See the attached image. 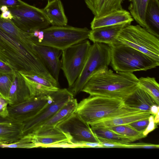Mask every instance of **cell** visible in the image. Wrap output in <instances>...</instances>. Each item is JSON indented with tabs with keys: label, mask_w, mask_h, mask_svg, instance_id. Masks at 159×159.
Instances as JSON below:
<instances>
[{
	"label": "cell",
	"mask_w": 159,
	"mask_h": 159,
	"mask_svg": "<svg viewBox=\"0 0 159 159\" xmlns=\"http://www.w3.org/2000/svg\"><path fill=\"white\" fill-rule=\"evenodd\" d=\"M34 44L23 43L0 29V59L15 71L39 75L59 87L58 82L52 75L34 50Z\"/></svg>",
	"instance_id": "obj_1"
},
{
	"label": "cell",
	"mask_w": 159,
	"mask_h": 159,
	"mask_svg": "<svg viewBox=\"0 0 159 159\" xmlns=\"http://www.w3.org/2000/svg\"><path fill=\"white\" fill-rule=\"evenodd\" d=\"M138 78L133 73L111 69L100 71L87 81L81 91L90 96L116 98L124 101L138 87Z\"/></svg>",
	"instance_id": "obj_2"
},
{
	"label": "cell",
	"mask_w": 159,
	"mask_h": 159,
	"mask_svg": "<svg viewBox=\"0 0 159 159\" xmlns=\"http://www.w3.org/2000/svg\"><path fill=\"white\" fill-rule=\"evenodd\" d=\"M139 111L127 106L121 99L90 95L78 103L75 112L90 125L100 120Z\"/></svg>",
	"instance_id": "obj_3"
},
{
	"label": "cell",
	"mask_w": 159,
	"mask_h": 159,
	"mask_svg": "<svg viewBox=\"0 0 159 159\" xmlns=\"http://www.w3.org/2000/svg\"><path fill=\"white\" fill-rule=\"evenodd\" d=\"M110 63L116 72L133 73L156 68L159 62L142 52L121 43L110 46Z\"/></svg>",
	"instance_id": "obj_4"
},
{
	"label": "cell",
	"mask_w": 159,
	"mask_h": 159,
	"mask_svg": "<svg viewBox=\"0 0 159 159\" xmlns=\"http://www.w3.org/2000/svg\"><path fill=\"white\" fill-rule=\"evenodd\" d=\"M110 47L103 43H94L79 75L68 89L74 96L81 92L87 81L97 73L108 69L110 63Z\"/></svg>",
	"instance_id": "obj_5"
},
{
	"label": "cell",
	"mask_w": 159,
	"mask_h": 159,
	"mask_svg": "<svg viewBox=\"0 0 159 159\" xmlns=\"http://www.w3.org/2000/svg\"><path fill=\"white\" fill-rule=\"evenodd\" d=\"M159 38L140 25L128 24L118 37L119 43L132 48L159 62Z\"/></svg>",
	"instance_id": "obj_6"
},
{
	"label": "cell",
	"mask_w": 159,
	"mask_h": 159,
	"mask_svg": "<svg viewBox=\"0 0 159 159\" xmlns=\"http://www.w3.org/2000/svg\"><path fill=\"white\" fill-rule=\"evenodd\" d=\"M42 40L37 45L52 47L62 50L89 39L90 30L86 27L70 26H52L42 30Z\"/></svg>",
	"instance_id": "obj_7"
},
{
	"label": "cell",
	"mask_w": 159,
	"mask_h": 159,
	"mask_svg": "<svg viewBox=\"0 0 159 159\" xmlns=\"http://www.w3.org/2000/svg\"><path fill=\"white\" fill-rule=\"evenodd\" d=\"M50 95L52 98L45 107L35 116L22 123V137L37 130L65 104L74 98L72 93L66 88L59 89Z\"/></svg>",
	"instance_id": "obj_8"
},
{
	"label": "cell",
	"mask_w": 159,
	"mask_h": 159,
	"mask_svg": "<svg viewBox=\"0 0 159 159\" xmlns=\"http://www.w3.org/2000/svg\"><path fill=\"white\" fill-rule=\"evenodd\" d=\"M20 4L9 7L13 16L11 20L23 31L33 32L48 27L50 23L43 9L30 5L19 0Z\"/></svg>",
	"instance_id": "obj_9"
},
{
	"label": "cell",
	"mask_w": 159,
	"mask_h": 159,
	"mask_svg": "<svg viewBox=\"0 0 159 159\" xmlns=\"http://www.w3.org/2000/svg\"><path fill=\"white\" fill-rule=\"evenodd\" d=\"M91 45L90 42L86 39L62 50L61 69L69 87L72 85L80 74Z\"/></svg>",
	"instance_id": "obj_10"
},
{
	"label": "cell",
	"mask_w": 159,
	"mask_h": 159,
	"mask_svg": "<svg viewBox=\"0 0 159 159\" xmlns=\"http://www.w3.org/2000/svg\"><path fill=\"white\" fill-rule=\"evenodd\" d=\"M56 126L69 135L71 145L82 147L84 143H99L90 126L75 112Z\"/></svg>",
	"instance_id": "obj_11"
},
{
	"label": "cell",
	"mask_w": 159,
	"mask_h": 159,
	"mask_svg": "<svg viewBox=\"0 0 159 159\" xmlns=\"http://www.w3.org/2000/svg\"><path fill=\"white\" fill-rule=\"evenodd\" d=\"M50 95L30 97L22 102L8 105L9 117L21 123L33 117L52 99Z\"/></svg>",
	"instance_id": "obj_12"
},
{
	"label": "cell",
	"mask_w": 159,
	"mask_h": 159,
	"mask_svg": "<svg viewBox=\"0 0 159 159\" xmlns=\"http://www.w3.org/2000/svg\"><path fill=\"white\" fill-rule=\"evenodd\" d=\"M30 137L38 147H46L53 145L70 144L69 135L57 126L41 128L33 133L26 136Z\"/></svg>",
	"instance_id": "obj_13"
},
{
	"label": "cell",
	"mask_w": 159,
	"mask_h": 159,
	"mask_svg": "<svg viewBox=\"0 0 159 159\" xmlns=\"http://www.w3.org/2000/svg\"><path fill=\"white\" fill-rule=\"evenodd\" d=\"M33 48L53 77L58 82L62 51L52 47L34 43Z\"/></svg>",
	"instance_id": "obj_14"
},
{
	"label": "cell",
	"mask_w": 159,
	"mask_h": 159,
	"mask_svg": "<svg viewBox=\"0 0 159 159\" xmlns=\"http://www.w3.org/2000/svg\"><path fill=\"white\" fill-rule=\"evenodd\" d=\"M20 73L28 88L30 97L48 95L60 89L50 81L39 75Z\"/></svg>",
	"instance_id": "obj_15"
},
{
	"label": "cell",
	"mask_w": 159,
	"mask_h": 159,
	"mask_svg": "<svg viewBox=\"0 0 159 159\" xmlns=\"http://www.w3.org/2000/svg\"><path fill=\"white\" fill-rule=\"evenodd\" d=\"M128 24H118L91 29L89 39L93 43H102L109 46L119 43L118 35L123 28Z\"/></svg>",
	"instance_id": "obj_16"
},
{
	"label": "cell",
	"mask_w": 159,
	"mask_h": 159,
	"mask_svg": "<svg viewBox=\"0 0 159 159\" xmlns=\"http://www.w3.org/2000/svg\"><path fill=\"white\" fill-rule=\"evenodd\" d=\"M134 19L130 13L123 9L99 16H94L91 23V29L123 24H130Z\"/></svg>",
	"instance_id": "obj_17"
},
{
	"label": "cell",
	"mask_w": 159,
	"mask_h": 159,
	"mask_svg": "<svg viewBox=\"0 0 159 159\" xmlns=\"http://www.w3.org/2000/svg\"><path fill=\"white\" fill-rule=\"evenodd\" d=\"M30 98L29 89L23 78L19 72L15 71L13 80L7 97L8 104H17Z\"/></svg>",
	"instance_id": "obj_18"
},
{
	"label": "cell",
	"mask_w": 159,
	"mask_h": 159,
	"mask_svg": "<svg viewBox=\"0 0 159 159\" xmlns=\"http://www.w3.org/2000/svg\"><path fill=\"white\" fill-rule=\"evenodd\" d=\"M151 115L150 112L140 111L98 121L89 125L92 128L107 127L126 125L148 118Z\"/></svg>",
	"instance_id": "obj_19"
},
{
	"label": "cell",
	"mask_w": 159,
	"mask_h": 159,
	"mask_svg": "<svg viewBox=\"0 0 159 159\" xmlns=\"http://www.w3.org/2000/svg\"><path fill=\"white\" fill-rule=\"evenodd\" d=\"M124 102L127 106L131 108L149 112L152 105H159L150 95L139 87Z\"/></svg>",
	"instance_id": "obj_20"
},
{
	"label": "cell",
	"mask_w": 159,
	"mask_h": 159,
	"mask_svg": "<svg viewBox=\"0 0 159 159\" xmlns=\"http://www.w3.org/2000/svg\"><path fill=\"white\" fill-rule=\"evenodd\" d=\"M43 10L52 26H60L67 25V19L60 0H54L48 2L46 6Z\"/></svg>",
	"instance_id": "obj_21"
},
{
	"label": "cell",
	"mask_w": 159,
	"mask_h": 159,
	"mask_svg": "<svg viewBox=\"0 0 159 159\" xmlns=\"http://www.w3.org/2000/svg\"><path fill=\"white\" fill-rule=\"evenodd\" d=\"M125 0H84L87 7L95 16H102L122 9Z\"/></svg>",
	"instance_id": "obj_22"
},
{
	"label": "cell",
	"mask_w": 159,
	"mask_h": 159,
	"mask_svg": "<svg viewBox=\"0 0 159 159\" xmlns=\"http://www.w3.org/2000/svg\"><path fill=\"white\" fill-rule=\"evenodd\" d=\"M22 123H0V144L14 142L22 137Z\"/></svg>",
	"instance_id": "obj_23"
},
{
	"label": "cell",
	"mask_w": 159,
	"mask_h": 159,
	"mask_svg": "<svg viewBox=\"0 0 159 159\" xmlns=\"http://www.w3.org/2000/svg\"><path fill=\"white\" fill-rule=\"evenodd\" d=\"M146 30L159 38V0H149L145 14Z\"/></svg>",
	"instance_id": "obj_24"
},
{
	"label": "cell",
	"mask_w": 159,
	"mask_h": 159,
	"mask_svg": "<svg viewBox=\"0 0 159 159\" xmlns=\"http://www.w3.org/2000/svg\"><path fill=\"white\" fill-rule=\"evenodd\" d=\"M78 104L76 99L74 98L70 100L40 128L56 126L75 112Z\"/></svg>",
	"instance_id": "obj_25"
},
{
	"label": "cell",
	"mask_w": 159,
	"mask_h": 159,
	"mask_svg": "<svg viewBox=\"0 0 159 159\" xmlns=\"http://www.w3.org/2000/svg\"><path fill=\"white\" fill-rule=\"evenodd\" d=\"M0 29L23 43H34L32 33L23 31L15 25L11 20H5L0 17Z\"/></svg>",
	"instance_id": "obj_26"
},
{
	"label": "cell",
	"mask_w": 159,
	"mask_h": 159,
	"mask_svg": "<svg viewBox=\"0 0 159 159\" xmlns=\"http://www.w3.org/2000/svg\"><path fill=\"white\" fill-rule=\"evenodd\" d=\"M149 0H129L128 9L132 16L137 23L146 30L145 21L146 8Z\"/></svg>",
	"instance_id": "obj_27"
},
{
	"label": "cell",
	"mask_w": 159,
	"mask_h": 159,
	"mask_svg": "<svg viewBox=\"0 0 159 159\" xmlns=\"http://www.w3.org/2000/svg\"><path fill=\"white\" fill-rule=\"evenodd\" d=\"M91 128L97 137L107 141L127 144L137 140L136 139L121 135L105 127Z\"/></svg>",
	"instance_id": "obj_28"
},
{
	"label": "cell",
	"mask_w": 159,
	"mask_h": 159,
	"mask_svg": "<svg viewBox=\"0 0 159 159\" xmlns=\"http://www.w3.org/2000/svg\"><path fill=\"white\" fill-rule=\"evenodd\" d=\"M138 87L150 95L159 105V85L154 77H141L138 78Z\"/></svg>",
	"instance_id": "obj_29"
},
{
	"label": "cell",
	"mask_w": 159,
	"mask_h": 159,
	"mask_svg": "<svg viewBox=\"0 0 159 159\" xmlns=\"http://www.w3.org/2000/svg\"><path fill=\"white\" fill-rule=\"evenodd\" d=\"M105 128L121 135L136 139L137 140L146 137L143 133L137 131L127 124Z\"/></svg>",
	"instance_id": "obj_30"
},
{
	"label": "cell",
	"mask_w": 159,
	"mask_h": 159,
	"mask_svg": "<svg viewBox=\"0 0 159 159\" xmlns=\"http://www.w3.org/2000/svg\"><path fill=\"white\" fill-rule=\"evenodd\" d=\"M14 73V72L12 73L0 72V95L7 100L9 91L13 80Z\"/></svg>",
	"instance_id": "obj_31"
},
{
	"label": "cell",
	"mask_w": 159,
	"mask_h": 159,
	"mask_svg": "<svg viewBox=\"0 0 159 159\" xmlns=\"http://www.w3.org/2000/svg\"><path fill=\"white\" fill-rule=\"evenodd\" d=\"M38 147L31 139L27 136H23L16 141L9 143L0 144L1 148H30Z\"/></svg>",
	"instance_id": "obj_32"
},
{
	"label": "cell",
	"mask_w": 159,
	"mask_h": 159,
	"mask_svg": "<svg viewBox=\"0 0 159 159\" xmlns=\"http://www.w3.org/2000/svg\"><path fill=\"white\" fill-rule=\"evenodd\" d=\"M148 118L139 120L127 124L137 131L143 133L149 123Z\"/></svg>",
	"instance_id": "obj_33"
},
{
	"label": "cell",
	"mask_w": 159,
	"mask_h": 159,
	"mask_svg": "<svg viewBox=\"0 0 159 159\" xmlns=\"http://www.w3.org/2000/svg\"><path fill=\"white\" fill-rule=\"evenodd\" d=\"M7 100L0 95V116L3 118L9 117Z\"/></svg>",
	"instance_id": "obj_34"
},
{
	"label": "cell",
	"mask_w": 159,
	"mask_h": 159,
	"mask_svg": "<svg viewBox=\"0 0 159 159\" xmlns=\"http://www.w3.org/2000/svg\"><path fill=\"white\" fill-rule=\"evenodd\" d=\"M154 116L151 115L148 118V124L145 130L143 133V135L146 137L149 133L157 128V125L154 122Z\"/></svg>",
	"instance_id": "obj_35"
},
{
	"label": "cell",
	"mask_w": 159,
	"mask_h": 159,
	"mask_svg": "<svg viewBox=\"0 0 159 159\" xmlns=\"http://www.w3.org/2000/svg\"><path fill=\"white\" fill-rule=\"evenodd\" d=\"M15 70L8 64L0 59V72L4 73H12Z\"/></svg>",
	"instance_id": "obj_36"
},
{
	"label": "cell",
	"mask_w": 159,
	"mask_h": 159,
	"mask_svg": "<svg viewBox=\"0 0 159 159\" xmlns=\"http://www.w3.org/2000/svg\"><path fill=\"white\" fill-rule=\"evenodd\" d=\"M20 4L19 0H0V8L3 6L8 8L15 7Z\"/></svg>",
	"instance_id": "obj_37"
},
{
	"label": "cell",
	"mask_w": 159,
	"mask_h": 159,
	"mask_svg": "<svg viewBox=\"0 0 159 159\" xmlns=\"http://www.w3.org/2000/svg\"><path fill=\"white\" fill-rule=\"evenodd\" d=\"M0 17L5 20H11L13 17L10 11L8 10L0 14Z\"/></svg>",
	"instance_id": "obj_38"
},
{
	"label": "cell",
	"mask_w": 159,
	"mask_h": 159,
	"mask_svg": "<svg viewBox=\"0 0 159 159\" xmlns=\"http://www.w3.org/2000/svg\"><path fill=\"white\" fill-rule=\"evenodd\" d=\"M159 112V106L158 105H152L151 107L150 112L152 115L155 116Z\"/></svg>",
	"instance_id": "obj_39"
},
{
	"label": "cell",
	"mask_w": 159,
	"mask_h": 159,
	"mask_svg": "<svg viewBox=\"0 0 159 159\" xmlns=\"http://www.w3.org/2000/svg\"><path fill=\"white\" fill-rule=\"evenodd\" d=\"M16 121L9 117L3 118L0 116V123H8Z\"/></svg>",
	"instance_id": "obj_40"
},
{
	"label": "cell",
	"mask_w": 159,
	"mask_h": 159,
	"mask_svg": "<svg viewBox=\"0 0 159 159\" xmlns=\"http://www.w3.org/2000/svg\"><path fill=\"white\" fill-rule=\"evenodd\" d=\"M159 112L156 114L154 117V122L157 125L159 124Z\"/></svg>",
	"instance_id": "obj_41"
},
{
	"label": "cell",
	"mask_w": 159,
	"mask_h": 159,
	"mask_svg": "<svg viewBox=\"0 0 159 159\" xmlns=\"http://www.w3.org/2000/svg\"><path fill=\"white\" fill-rule=\"evenodd\" d=\"M8 10V7L6 6H2L0 8V10L2 11V13Z\"/></svg>",
	"instance_id": "obj_42"
},
{
	"label": "cell",
	"mask_w": 159,
	"mask_h": 159,
	"mask_svg": "<svg viewBox=\"0 0 159 159\" xmlns=\"http://www.w3.org/2000/svg\"><path fill=\"white\" fill-rule=\"evenodd\" d=\"M48 1V2H51L54 0H47Z\"/></svg>",
	"instance_id": "obj_43"
}]
</instances>
